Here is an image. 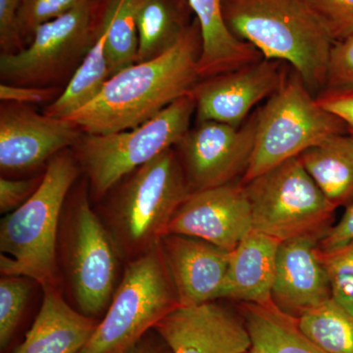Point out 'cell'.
I'll return each mask as SVG.
<instances>
[{
  "label": "cell",
  "mask_w": 353,
  "mask_h": 353,
  "mask_svg": "<svg viewBox=\"0 0 353 353\" xmlns=\"http://www.w3.org/2000/svg\"><path fill=\"white\" fill-rule=\"evenodd\" d=\"M196 101L188 94L134 129L106 134H83L71 148L90 201L97 204L132 172L174 148L190 129Z\"/></svg>",
  "instance_id": "6"
},
{
  "label": "cell",
  "mask_w": 353,
  "mask_h": 353,
  "mask_svg": "<svg viewBox=\"0 0 353 353\" xmlns=\"http://www.w3.org/2000/svg\"><path fill=\"white\" fill-rule=\"evenodd\" d=\"M345 130V123L322 108L294 72L257 110L254 148L243 183Z\"/></svg>",
  "instance_id": "8"
},
{
  "label": "cell",
  "mask_w": 353,
  "mask_h": 353,
  "mask_svg": "<svg viewBox=\"0 0 353 353\" xmlns=\"http://www.w3.org/2000/svg\"><path fill=\"white\" fill-rule=\"evenodd\" d=\"M129 353H173L166 341L154 329L150 330Z\"/></svg>",
  "instance_id": "37"
},
{
  "label": "cell",
  "mask_w": 353,
  "mask_h": 353,
  "mask_svg": "<svg viewBox=\"0 0 353 353\" xmlns=\"http://www.w3.org/2000/svg\"><path fill=\"white\" fill-rule=\"evenodd\" d=\"M287 73L276 60L262 59L202 79L192 92L197 123L214 121L240 127L260 101L284 83Z\"/></svg>",
  "instance_id": "13"
},
{
  "label": "cell",
  "mask_w": 353,
  "mask_h": 353,
  "mask_svg": "<svg viewBox=\"0 0 353 353\" xmlns=\"http://www.w3.org/2000/svg\"><path fill=\"white\" fill-rule=\"evenodd\" d=\"M85 0H22L17 25L23 43H29L41 25L61 17Z\"/></svg>",
  "instance_id": "28"
},
{
  "label": "cell",
  "mask_w": 353,
  "mask_h": 353,
  "mask_svg": "<svg viewBox=\"0 0 353 353\" xmlns=\"http://www.w3.org/2000/svg\"><path fill=\"white\" fill-rule=\"evenodd\" d=\"M178 306L180 301L158 243L125 265L110 305L81 353H129Z\"/></svg>",
  "instance_id": "7"
},
{
  "label": "cell",
  "mask_w": 353,
  "mask_h": 353,
  "mask_svg": "<svg viewBox=\"0 0 353 353\" xmlns=\"http://www.w3.org/2000/svg\"><path fill=\"white\" fill-rule=\"evenodd\" d=\"M36 285L24 276L2 275L0 279V352L11 353L17 347Z\"/></svg>",
  "instance_id": "27"
},
{
  "label": "cell",
  "mask_w": 353,
  "mask_h": 353,
  "mask_svg": "<svg viewBox=\"0 0 353 353\" xmlns=\"http://www.w3.org/2000/svg\"><path fill=\"white\" fill-rule=\"evenodd\" d=\"M318 245L324 253L336 252L345 246L353 245V201L347 206L341 220L330 228Z\"/></svg>",
  "instance_id": "35"
},
{
  "label": "cell",
  "mask_w": 353,
  "mask_h": 353,
  "mask_svg": "<svg viewBox=\"0 0 353 353\" xmlns=\"http://www.w3.org/2000/svg\"><path fill=\"white\" fill-rule=\"evenodd\" d=\"M105 39V28L99 17V32L94 46L59 97L46 106L44 114L66 119L99 95L110 78Z\"/></svg>",
  "instance_id": "24"
},
{
  "label": "cell",
  "mask_w": 353,
  "mask_h": 353,
  "mask_svg": "<svg viewBox=\"0 0 353 353\" xmlns=\"http://www.w3.org/2000/svg\"><path fill=\"white\" fill-rule=\"evenodd\" d=\"M321 253L332 299L353 314V245L336 252Z\"/></svg>",
  "instance_id": "30"
},
{
  "label": "cell",
  "mask_w": 353,
  "mask_h": 353,
  "mask_svg": "<svg viewBox=\"0 0 353 353\" xmlns=\"http://www.w3.org/2000/svg\"><path fill=\"white\" fill-rule=\"evenodd\" d=\"M280 243L277 239L252 230L230 252L220 299L241 303H272Z\"/></svg>",
  "instance_id": "19"
},
{
  "label": "cell",
  "mask_w": 353,
  "mask_h": 353,
  "mask_svg": "<svg viewBox=\"0 0 353 353\" xmlns=\"http://www.w3.org/2000/svg\"><path fill=\"white\" fill-rule=\"evenodd\" d=\"M43 173L30 179L0 178V213L8 214L22 206L38 190Z\"/></svg>",
  "instance_id": "32"
},
{
  "label": "cell",
  "mask_w": 353,
  "mask_h": 353,
  "mask_svg": "<svg viewBox=\"0 0 353 353\" xmlns=\"http://www.w3.org/2000/svg\"><path fill=\"white\" fill-rule=\"evenodd\" d=\"M319 241L297 238L279 245L272 303L296 319L332 299Z\"/></svg>",
  "instance_id": "17"
},
{
  "label": "cell",
  "mask_w": 353,
  "mask_h": 353,
  "mask_svg": "<svg viewBox=\"0 0 353 353\" xmlns=\"http://www.w3.org/2000/svg\"><path fill=\"white\" fill-rule=\"evenodd\" d=\"M92 203L83 178L62 209L57 260L65 299L82 314L101 320L126 264Z\"/></svg>",
  "instance_id": "3"
},
{
  "label": "cell",
  "mask_w": 353,
  "mask_h": 353,
  "mask_svg": "<svg viewBox=\"0 0 353 353\" xmlns=\"http://www.w3.org/2000/svg\"><path fill=\"white\" fill-rule=\"evenodd\" d=\"M190 194L170 148L123 179L94 208L127 264L159 243Z\"/></svg>",
  "instance_id": "2"
},
{
  "label": "cell",
  "mask_w": 353,
  "mask_h": 353,
  "mask_svg": "<svg viewBox=\"0 0 353 353\" xmlns=\"http://www.w3.org/2000/svg\"><path fill=\"white\" fill-rule=\"evenodd\" d=\"M223 1L189 0L201 29V79L233 71L263 58L252 44L236 39L228 29L223 18Z\"/></svg>",
  "instance_id": "20"
},
{
  "label": "cell",
  "mask_w": 353,
  "mask_h": 353,
  "mask_svg": "<svg viewBox=\"0 0 353 353\" xmlns=\"http://www.w3.org/2000/svg\"><path fill=\"white\" fill-rule=\"evenodd\" d=\"M83 132L68 119L51 117L27 104L2 101L0 108V169L20 175L46 167L73 148Z\"/></svg>",
  "instance_id": "12"
},
{
  "label": "cell",
  "mask_w": 353,
  "mask_h": 353,
  "mask_svg": "<svg viewBox=\"0 0 353 353\" xmlns=\"http://www.w3.org/2000/svg\"><path fill=\"white\" fill-rule=\"evenodd\" d=\"M159 243L180 305H199L220 299L230 252L201 239L178 234H165Z\"/></svg>",
  "instance_id": "16"
},
{
  "label": "cell",
  "mask_w": 353,
  "mask_h": 353,
  "mask_svg": "<svg viewBox=\"0 0 353 353\" xmlns=\"http://www.w3.org/2000/svg\"><path fill=\"white\" fill-rule=\"evenodd\" d=\"M350 92H353V34L334 43L330 53L326 85L319 97Z\"/></svg>",
  "instance_id": "31"
},
{
  "label": "cell",
  "mask_w": 353,
  "mask_h": 353,
  "mask_svg": "<svg viewBox=\"0 0 353 353\" xmlns=\"http://www.w3.org/2000/svg\"><path fill=\"white\" fill-rule=\"evenodd\" d=\"M189 0H143L138 13L139 50L136 63L170 50L194 20Z\"/></svg>",
  "instance_id": "22"
},
{
  "label": "cell",
  "mask_w": 353,
  "mask_h": 353,
  "mask_svg": "<svg viewBox=\"0 0 353 353\" xmlns=\"http://www.w3.org/2000/svg\"><path fill=\"white\" fill-rule=\"evenodd\" d=\"M322 108L340 118L353 136V92L317 97Z\"/></svg>",
  "instance_id": "36"
},
{
  "label": "cell",
  "mask_w": 353,
  "mask_h": 353,
  "mask_svg": "<svg viewBox=\"0 0 353 353\" xmlns=\"http://www.w3.org/2000/svg\"><path fill=\"white\" fill-rule=\"evenodd\" d=\"M99 32L97 0H85L57 19L41 25L27 46L0 55V77L11 85L57 87L74 75Z\"/></svg>",
  "instance_id": "10"
},
{
  "label": "cell",
  "mask_w": 353,
  "mask_h": 353,
  "mask_svg": "<svg viewBox=\"0 0 353 353\" xmlns=\"http://www.w3.org/2000/svg\"><path fill=\"white\" fill-rule=\"evenodd\" d=\"M22 0H0V46L2 53L25 48L18 32L17 18Z\"/></svg>",
  "instance_id": "33"
},
{
  "label": "cell",
  "mask_w": 353,
  "mask_h": 353,
  "mask_svg": "<svg viewBox=\"0 0 353 353\" xmlns=\"http://www.w3.org/2000/svg\"><path fill=\"white\" fill-rule=\"evenodd\" d=\"M41 307L11 353H81L101 320L76 310L61 288H43Z\"/></svg>",
  "instance_id": "18"
},
{
  "label": "cell",
  "mask_w": 353,
  "mask_h": 353,
  "mask_svg": "<svg viewBox=\"0 0 353 353\" xmlns=\"http://www.w3.org/2000/svg\"><path fill=\"white\" fill-rule=\"evenodd\" d=\"M252 231L250 201L243 183L234 182L190 194L167 234L201 239L231 252Z\"/></svg>",
  "instance_id": "14"
},
{
  "label": "cell",
  "mask_w": 353,
  "mask_h": 353,
  "mask_svg": "<svg viewBox=\"0 0 353 353\" xmlns=\"http://www.w3.org/2000/svg\"><path fill=\"white\" fill-rule=\"evenodd\" d=\"M61 92L59 87H38L6 83L0 85V99L2 101L17 102L27 105L43 104L46 102L50 104Z\"/></svg>",
  "instance_id": "34"
},
{
  "label": "cell",
  "mask_w": 353,
  "mask_h": 353,
  "mask_svg": "<svg viewBox=\"0 0 353 353\" xmlns=\"http://www.w3.org/2000/svg\"><path fill=\"white\" fill-rule=\"evenodd\" d=\"M334 43L353 34V0H301Z\"/></svg>",
  "instance_id": "29"
},
{
  "label": "cell",
  "mask_w": 353,
  "mask_h": 353,
  "mask_svg": "<svg viewBox=\"0 0 353 353\" xmlns=\"http://www.w3.org/2000/svg\"><path fill=\"white\" fill-rule=\"evenodd\" d=\"M201 25L196 18L170 50L109 78L99 95L66 118L88 134L126 131L145 124L202 80Z\"/></svg>",
  "instance_id": "1"
},
{
  "label": "cell",
  "mask_w": 353,
  "mask_h": 353,
  "mask_svg": "<svg viewBox=\"0 0 353 353\" xmlns=\"http://www.w3.org/2000/svg\"><path fill=\"white\" fill-rule=\"evenodd\" d=\"M246 353H250V352H246Z\"/></svg>",
  "instance_id": "38"
},
{
  "label": "cell",
  "mask_w": 353,
  "mask_h": 353,
  "mask_svg": "<svg viewBox=\"0 0 353 353\" xmlns=\"http://www.w3.org/2000/svg\"><path fill=\"white\" fill-rule=\"evenodd\" d=\"M243 185L252 208L253 231L280 241L297 238L321 240L331 228L336 208L299 157L287 160Z\"/></svg>",
  "instance_id": "9"
},
{
  "label": "cell",
  "mask_w": 353,
  "mask_h": 353,
  "mask_svg": "<svg viewBox=\"0 0 353 353\" xmlns=\"http://www.w3.org/2000/svg\"><path fill=\"white\" fill-rule=\"evenodd\" d=\"M241 314L252 339L250 353H328L301 331L296 318L273 303H241Z\"/></svg>",
  "instance_id": "23"
},
{
  "label": "cell",
  "mask_w": 353,
  "mask_h": 353,
  "mask_svg": "<svg viewBox=\"0 0 353 353\" xmlns=\"http://www.w3.org/2000/svg\"><path fill=\"white\" fill-rule=\"evenodd\" d=\"M257 111L245 125L199 122L175 146L190 192L236 182L250 165L256 134Z\"/></svg>",
  "instance_id": "11"
},
{
  "label": "cell",
  "mask_w": 353,
  "mask_h": 353,
  "mask_svg": "<svg viewBox=\"0 0 353 353\" xmlns=\"http://www.w3.org/2000/svg\"><path fill=\"white\" fill-rule=\"evenodd\" d=\"M222 12L236 39L292 65L311 94H322L334 41L301 0H224Z\"/></svg>",
  "instance_id": "4"
},
{
  "label": "cell",
  "mask_w": 353,
  "mask_h": 353,
  "mask_svg": "<svg viewBox=\"0 0 353 353\" xmlns=\"http://www.w3.org/2000/svg\"><path fill=\"white\" fill-rule=\"evenodd\" d=\"M154 330L173 353H246L252 347L241 313L216 301L178 306Z\"/></svg>",
  "instance_id": "15"
},
{
  "label": "cell",
  "mask_w": 353,
  "mask_h": 353,
  "mask_svg": "<svg viewBox=\"0 0 353 353\" xmlns=\"http://www.w3.org/2000/svg\"><path fill=\"white\" fill-rule=\"evenodd\" d=\"M325 196L338 208L353 201V136L334 134L299 157Z\"/></svg>",
  "instance_id": "21"
},
{
  "label": "cell",
  "mask_w": 353,
  "mask_h": 353,
  "mask_svg": "<svg viewBox=\"0 0 353 353\" xmlns=\"http://www.w3.org/2000/svg\"><path fill=\"white\" fill-rule=\"evenodd\" d=\"M105 28V50L111 77L136 63L138 13L143 0H97Z\"/></svg>",
  "instance_id": "25"
},
{
  "label": "cell",
  "mask_w": 353,
  "mask_h": 353,
  "mask_svg": "<svg viewBox=\"0 0 353 353\" xmlns=\"http://www.w3.org/2000/svg\"><path fill=\"white\" fill-rule=\"evenodd\" d=\"M299 329L328 353H353V314L333 299L297 319Z\"/></svg>",
  "instance_id": "26"
},
{
  "label": "cell",
  "mask_w": 353,
  "mask_h": 353,
  "mask_svg": "<svg viewBox=\"0 0 353 353\" xmlns=\"http://www.w3.org/2000/svg\"><path fill=\"white\" fill-rule=\"evenodd\" d=\"M82 175L71 148L51 158L34 194L0 222V273L24 276L41 289L61 288L58 228L70 190Z\"/></svg>",
  "instance_id": "5"
}]
</instances>
